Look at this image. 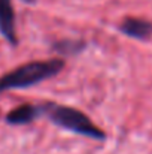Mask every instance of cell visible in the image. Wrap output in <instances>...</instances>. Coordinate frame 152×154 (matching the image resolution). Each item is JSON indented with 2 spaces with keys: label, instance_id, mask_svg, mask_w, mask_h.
<instances>
[{
  "label": "cell",
  "instance_id": "cell-1",
  "mask_svg": "<svg viewBox=\"0 0 152 154\" xmlns=\"http://www.w3.org/2000/svg\"><path fill=\"white\" fill-rule=\"evenodd\" d=\"M63 69H64V61L60 58L39 60L21 64L0 78V93L9 90L28 88L31 85L40 84L46 79L57 76Z\"/></svg>",
  "mask_w": 152,
  "mask_h": 154
},
{
  "label": "cell",
  "instance_id": "cell-2",
  "mask_svg": "<svg viewBox=\"0 0 152 154\" xmlns=\"http://www.w3.org/2000/svg\"><path fill=\"white\" fill-rule=\"evenodd\" d=\"M45 115H48L51 121L61 129L70 130L73 133H78L81 136H87L96 141L106 139V133L90 120L88 115H85L82 111L76 108L45 103Z\"/></svg>",
  "mask_w": 152,
  "mask_h": 154
},
{
  "label": "cell",
  "instance_id": "cell-3",
  "mask_svg": "<svg viewBox=\"0 0 152 154\" xmlns=\"http://www.w3.org/2000/svg\"><path fill=\"white\" fill-rule=\"evenodd\" d=\"M118 29L125 36L137 41H148L152 38V21L146 18L125 17L122 23L118 26Z\"/></svg>",
  "mask_w": 152,
  "mask_h": 154
},
{
  "label": "cell",
  "instance_id": "cell-4",
  "mask_svg": "<svg viewBox=\"0 0 152 154\" xmlns=\"http://www.w3.org/2000/svg\"><path fill=\"white\" fill-rule=\"evenodd\" d=\"M0 33L10 45L18 44L12 0H0Z\"/></svg>",
  "mask_w": 152,
  "mask_h": 154
},
{
  "label": "cell",
  "instance_id": "cell-5",
  "mask_svg": "<svg viewBox=\"0 0 152 154\" xmlns=\"http://www.w3.org/2000/svg\"><path fill=\"white\" fill-rule=\"evenodd\" d=\"M42 114H45V105H33V103H24L6 115V123L10 126H22L30 124L33 120L39 118Z\"/></svg>",
  "mask_w": 152,
  "mask_h": 154
},
{
  "label": "cell",
  "instance_id": "cell-6",
  "mask_svg": "<svg viewBox=\"0 0 152 154\" xmlns=\"http://www.w3.org/2000/svg\"><path fill=\"white\" fill-rule=\"evenodd\" d=\"M55 50L60 54H78L82 51L84 48V42L81 41H63L54 45Z\"/></svg>",
  "mask_w": 152,
  "mask_h": 154
}]
</instances>
